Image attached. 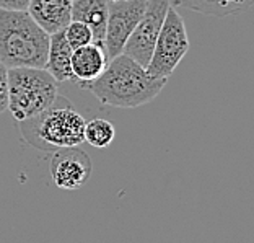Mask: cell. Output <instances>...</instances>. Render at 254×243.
I'll return each mask as SVG.
<instances>
[{
  "mask_svg": "<svg viewBox=\"0 0 254 243\" xmlns=\"http://www.w3.org/2000/svg\"><path fill=\"white\" fill-rule=\"evenodd\" d=\"M72 20L85 23L93 34V43L103 48L108 23V0H72Z\"/></svg>",
  "mask_w": 254,
  "mask_h": 243,
  "instance_id": "obj_11",
  "label": "cell"
},
{
  "mask_svg": "<svg viewBox=\"0 0 254 243\" xmlns=\"http://www.w3.org/2000/svg\"><path fill=\"white\" fill-rule=\"evenodd\" d=\"M8 106L16 121L31 119L56 105L59 83L46 69H8Z\"/></svg>",
  "mask_w": 254,
  "mask_h": 243,
  "instance_id": "obj_4",
  "label": "cell"
},
{
  "mask_svg": "<svg viewBox=\"0 0 254 243\" xmlns=\"http://www.w3.org/2000/svg\"><path fill=\"white\" fill-rule=\"evenodd\" d=\"M49 34L26 10H0V62L7 69H44Z\"/></svg>",
  "mask_w": 254,
  "mask_h": 243,
  "instance_id": "obj_2",
  "label": "cell"
},
{
  "mask_svg": "<svg viewBox=\"0 0 254 243\" xmlns=\"http://www.w3.org/2000/svg\"><path fill=\"white\" fill-rule=\"evenodd\" d=\"M166 79L152 77L145 67L124 54L108 61L98 79L82 86L103 105L114 108H137L155 100L165 88Z\"/></svg>",
  "mask_w": 254,
  "mask_h": 243,
  "instance_id": "obj_1",
  "label": "cell"
},
{
  "mask_svg": "<svg viewBox=\"0 0 254 243\" xmlns=\"http://www.w3.org/2000/svg\"><path fill=\"white\" fill-rule=\"evenodd\" d=\"M189 10L210 16L240 15L251 7L254 0H175Z\"/></svg>",
  "mask_w": 254,
  "mask_h": 243,
  "instance_id": "obj_13",
  "label": "cell"
},
{
  "mask_svg": "<svg viewBox=\"0 0 254 243\" xmlns=\"http://www.w3.org/2000/svg\"><path fill=\"white\" fill-rule=\"evenodd\" d=\"M91 170V159L78 147L54 150L51 159V176L56 186L61 189L75 191L85 186L90 180Z\"/></svg>",
  "mask_w": 254,
  "mask_h": 243,
  "instance_id": "obj_8",
  "label": "cell"
},
{
  "mask_svg": "<svg viewBox=\"0 0 254 243\" xmlns=\"http://www.w3.org/2000/svg\"><path fill=\"white\" fill-rule=\"evenodd\" d=\"M85 142H88L91 147L105 149L111 146L114 137H116V129L111 121L95 118L85 124Z\"/></svg>",
  "mask_w": 254,
  "mask_h": 243,
  "instance_id": "obj_14",
  "label": "cell"
},
{
  "mask_svg": "<svg viewBox=\"0 0 254 243\" xmlns=\"http://www.w3.org/2000/svg\"><path fill=\"white\" fill-rule=\"evenodd\" d=\"M72 51L73 49L68 46L65 36H64V31L49 34V49L44 69L57 80V83L75 82V77L70 71Z\"/></svg>",
  "mask_w": 254,
  "mask_h": 243,
  "instance_id": "obj_12",
  "label": "cell"
},
{
  "mask_svg": "<svg viewBox=\"0 0 254 243\" xmlns=\"http://www.w3.org/2000/svg\"><path fill=\"white\" fill-rule=\"evenodd\" d=\"M62 31H64V36H65L68 46H70L72 49H78V48H82V46L93 43L91 30L82 21L72 20Z\"/></svg>",
  "mask_w": 254,
  "mask_h": 243,
  "instance_id": "obj_15",
  "label": "cell"
},
{
  "mask_svg": "<svg viewBox=\"0 0 254 243\" xmlns=\"http://www.w3.org/2000/svg\"><path fill=\"white\" fill-rule=\"evenodd\" d=\"M30 0H0V10H26Z\"/></svg>",
  "mask_w": 254,
  "mask_h": 243,
  "instance_id": "obj_17",
  "label": "cell"
},
{
  "mask_svg": "<svg viewBox=\"0 0 254 243\" xmlns=\"http://www.w3.org/2000/svg\"><path fill=\"white\" fill-rule=\"evenodd\" d=\"M189 51V36L186 23L173 5L166 11L163 26L155 43L152 57L147 66V72L155 79L168 80L176 67L180 66L183 57Z\"/></svg>",
  "mask_w": 254,
  "mask_h": 243,
  "instance_id": "obj_5",
  "label": "cell"
},
{
  "mask_svg": "<svg viewBox=\"0 0 254 243\" xmlns=\"http://www.w3.org/2000/svg\"><path fill=\"white\" fill-rule=\"evenodd\" d=\"M147 5L148 0L108 2V23L105 31V43H103L108 61L123 54L124 44L145 13Z\"/></svg>",
  "mask_w": 254,
  "mask_h": 243,
  "instance_id": "obj_7",
  "label": "cell"
},
{
  "mask_svg": "<svg viewBox=\"0 0 254 243\" xmlns=\"http://www.w3.org/2000/svg\"><path fill=\"white\" fill-rule=\"evenodd\" d=\"M108 2H126V0H108Z\"/></svg>",
  "mask_w": 254,
  "mask_h": 243,
  "instance_id": "obj_18",
  "label": "cell"
},
{
  "mask_svg": "<svg viewBox=\"0 0 254 243\" xmlns=\"http://www.w3.org/2000/svg\"><path fill=\"white\" fill-rule=\"evenodd\" d=\"M106 66L108 56L105 53V48H101L100 44L90 43L72 51L70 71L75 77V82L80 85L98 79L106 69Z\"/></svg>",
  "mask_w": 254,
  "mask_h": 243,
  "instance_id": "obj_10",
  "label": "cell"
},
{
  "mask_svg": "<svg viewBox=\"0 0 254 243\" xmlns=\"http://www.w3.org/2000/svg\"><path fill=\"white\" fill-rule=\"evenodd\" d=\"M170 5V0H148L145 13L124 44V56L147 69Z\"/></svg>",
  "mask_w": 254,
  "mask_h": 243,
  "instance_id": "obj_6",
  "label": "cell"
},
{
  "mask_svg": "<svg viewBox=\"0 0 254 243\" xmlns=\"http://www.w3.org/2000/svg\"><path fill=\"white\" fill-rule=\"evenodd\" d=\"M61 98V96H59ZM59 98L56 105L46 109L31 119L20 121V132L23 139L43 152H54L59 149L78 147L85 142V118L65 101L59 106Z\"/></svg>",
  "mask_w": 254,
  "mask_h": 243,
  "instance_id": "obj_3",
  "label": "cell"
},
{
  "mask_svg": "<svg viewBox=\"0 0 254 243\" xmlns=\"http://www.w3.org/2000/svg\"><path fill=\"white\" fill-rule=\"evenodd\" d=\"M8 69L0 62V114L8 106Z\"/></svg>",
  "mask_w": 254,
  "mask_h": 243,
  "instance_id": "obj_16",
  "label": "cell"
},
{
  "mask_svg": "<svg viewBox=\"0 0 254 243\" xmlns=\"http://www.w3.org/2000/svg\"><path fill=\"white\" fill-rule=\"evenodd\" d=\"M26 11L48 33H59L72 21V0H30Z\"/></svg>",
  "mask_w": 254,
  "mask_h": 243,
  "instance_id": "obj_9",
  "label": "cell"
}]
</instances>
